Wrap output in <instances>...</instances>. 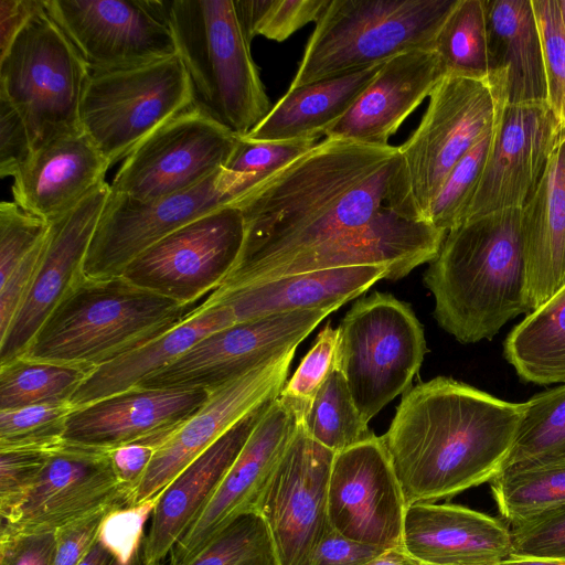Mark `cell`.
Listing matches in <instances>:
<instances>
[{
	"label": "cell",
	"instance_id": "c3c4849f",
	"mask_svg": "<svg viewBox=\"0 0 565 565\" xmlns=\"http://www.w3.org/2000/svg\"><path fill=\"white\" fill-rule=\"evenodd\" d=\"M50 223L15 202L0 203V282L45 237Z\"/></svg>",
	"mask_w": 565,
	"mask_h": 565
},
{
	"label": "cell",
	"instance_id": "d6a6232c",
	"mask_svg": "<svg viewBox=\"0 0 565 565\" xmlns=\"http://www.w3.org/2000/svg\"><path fill=\"white\" fill-rule=\"evenodd\" d=\"M505 360L527 383H565V287L507 335Z\"/></svg>",
	"mask_w": 565,
	"mask_h": 565
},
{
	"label": "cell",
	"instance_id": "ee69618b",
	"mask_svg": "<svg viewBox=\"0 0 565 565\" xmlns=\"http://www.w3.org/2000/svg\"><path fill=\"white\" fill-rule=\"evenodd\" d=\"M542 49L545 103L565 130V30L558 0H531Z\"/></svg>",
	"mask_w": 565,
	"mask_h": 565
},
{
	"label": "cell",
	"instance_id": "ffe728a7",
	"mask_svg": "<svg viewBox=\"0 0 565 565\" xmlns=\"http://www.w3.org/2000/svg\"><path fill=\"white\" fill-rule=\"evenodd\" d=\"M299 424L298 415L279 397L271 402L164 565L188 564L236 519L256 512L260 494Z\"/></svg>",
	"mask_w": 565,
	"mask_h": 565
},
{
	"label": "cell",
	"instance_id": "11a10c76",
	"mask_svg": "<svg viewBox=\"0 0 565 565\" xmlns=\"http://www.w3.org/2000/svg\"><path fill=\"white\" fill-rule=\"evenodd\" d=\"M106 513L96 514L56 531L52 565H79L97 542L99 527Z\"/></svg>",
	"mask_w": 565,
	"mask_h": 565
},
{
	"label": "cell",
	"instance_id": "7dc6e473",
	"mask_svg": "<svg viewBox=\"0 0 565 565\" xmlns=\"http://www.w3.org/2000/svg\"><path fill=\"white\" fill-rule=\"evenodd\" d=\"M511 525V557L565 559V503Z\"/></svg>",
	"mask_w": 565,
	"mask_h": 565
},
{
	"label": "cell",
	"instance_id": "f546056e",
	"mask_svg": "<svg viewBox=\"0 0 565 565\" xmlns=\"http://www.w3.org/2000/svg\"><path fill=\"white\" fill-rule=\"evenodd\" d=\"M214 292L203 307L164 333L93 370L70 399L72 407L139 385L172 364L210 333L233 324L228 308L214 300Z\"/></svg>",
	"mask_w": 565,
	"mask_h": 565
},
{
	"label": "cell",
	"instance_id": "277c9868",
	"mask_svg": "<svg viewBox=\"0 0 565 565\" xmlns=\"http://www.w3.org/2000/svg\"><path fill=\"white\" fill-rule=\"evenodd\" d=\"M213 292L182 305L122 276L93 279L82 275L44 320L22 356L95 370L186 319Z\"/></svg>",
	"mask_w": 565,
	"mask_h": 565
},
{
	"label": "cell",
	"instance_id": "91938a15",
	"mask_svg": "<svg viewBox=\"0 0 565 565\" xmlns=\"http://www.w3.org/2000/svg\"><path fill=\"white\" fill-rule=\"evenodd\" d=\"M111 559L110 553L96 542L79 565H109Z\"/></svg>",
	"mask_w": 565,
	"mask_h": 565
},
{
	"label": "cell",
	"instance_id": "ab89813d",
	"mask_svg": "<svg viewBox=\"0 0 565 565\" xmlns=\"http://www.w3.org/2000/svg\"><path fill=\"white\" fill-rule=\"evenodd\" d=\"M501 120L488 129L459 160L431 202L427 221L437 230L447 234L465 222L469 205L492 153Z\"/></svg>",
	"mask_w": 565,
	"mask_h": 565
},
{
	"label": "cell",
	"instance_id": "9a60e30c",
	"mask_svg": "<svg viewBox=\"0 0 565 565\" xmlns=\"http://www.w3.org/2000/svg\"><path fill=\"white\" fill-rule=\"evenodd\" d=\"M231 205L222 169L198 185L152 201L110 191L87 249L83 276H121L125 267L147 248L183 225Z\"/></svg>",
	"mask_w": 565,
	"mask_h": 565
},
{
	"label": "cell",
	"instance_id": "836d02e7",
	"mask_svg": "<svg viewBox=\"0 0 565 565\" xmlns=\"http://www.w3.org/2000/svg\"><path fill=\"white\" fill-rule=\"evenodd\" d=\"M446 74L481 75L498 68L492 51L488 1L456 0L434 43Z\"/></svg>",
	"mask_w": 565,
	"mask_h": 565
},
{
	"label": "cell",
	"instance_id": "8d00e7d4",
	"mask_svg": "<svg viewBox=\"0 0 565 565\" xmlns=\"http://www.w3.org/2000/svg\"><path fill=\"white\" fill-rule=\"evenodd\" d=\"M489 482L511 524L565 503V461L504 468Z\"/></svg>",
	"mask_w": 565,
	"mask_h": 565
},
{
	"label": "cell",
	"instance_id": "5bb4252c",
	"mask_svg": "<svg viewBox=\"0 0 565 565\" xmlns=\"http://www.w3.org/2000/svg\"><path fill=\"white\" fill-rule=\"evenodd\" d=\"M334 455L299 424L275 466L256 512L266 523L278 565H308L330 524L328 488Z\"/></svg>",
	"mask_w": 565,
	"mask_h": 565
},
{
	"label": "cell",
	"instance_id": "b9f144b4",
	"mask_svg": "<svg viewBox=\"0 0 565 565\" xmlns=\"http://www.w3.org/2000/svg\"><path fill=\"white\" fill-rule=\"evenodd\" d=\"M249 42L257 36L282 42L310 22H317L330 0H234Z\"/></svg>",
	"mask_w": 565,
	"mask_h": 565
},
{
	"label": "cell",
	"instance_id": "30bf717a",
	"mask_svg": "<svg viewBox=\"0 0 565 565\" xmlns=\"http://www.w3.org/2000/svg\"><path fill=\"white\" fill-rule=\"evenodd\" d=\"M194 103L191 78L177 53L138 66L90 72L79 127L113 164Z\"/></svg>",
	"mask_w": 565,
	"mask_h": 565
},
{
	"label": "cell",
	"instance_id": "74e56055",
	"mask_svg": "<svg viewBox=\"0 0 565 565\" xmlns=\"http://www.w3.org/2000/svg\"><path fill=\"white\" fill-rule=\"evenodd\" d=\"M300 424L310 438L333 452L352 447L373 434L362 419L337 364L318 390Z\"/></svg>",
	"mask_w": 565,
	"mask_h": 565
},
{
	"label": "cell",
	"instance_id": "db71d44e",
	"mask_svg": "<svg viewBox=\"0 0 565 565\" xmlns=\"http://www.w3.org/2000/svg\"><path fill=\"white\" fill-rule=\"evenodd\" d=\"M55 533L13 534L0 531V565H52Z\"/></svg>",
	"mask_w": 565,
	"mask_h": 565
},
{
	"label": "cell",
	"instance_id": "ba28073f",
	"mask_svg": "<svg viewBox=\"0 0 565 565\" xmlns=\"http://www.w3.org/2000/svg\"><path fill=\"white\" fill-rule=\"evenodd\" d=\"M509 104L504 66L481 75L446 74L413 135L398 147L425 220L450 171L498 124Z\"/></svg>",
	"mask_w": 565,
	"mask_h": 565
},
{
	"label": "cell",
	"instance_id": "e0dca14e",
	"mask_svg": "<svg viewBox=\"0 0 565 565\" xmlns=\"http://www.w3.org/2000/svg\"><path fill=\"white\" fill-rule=\"evenodd\" d=\"M45 7L90 72L177 54L172 33L153 0H45Z\"/></svg>",
	"mask_w": 565,
	"mask_h": 565
},
{
	"label": "cell",
	"instance_id": "8992f818",
	"mask_svg": "<svg viewBox=\"0 0 565 565\" xmlns=\"http://www.w3.org/2000/svg\"><path fill=\"white\" fill-rule=\"evenodd\" d=\"M456 0H330L290 88L356 72L414 50H434Z\"/></svg>",
	"mask_w": 565,
	"mask_h": 565
},
{
	"label": "cell",
	"instance_id": "4316f807",
	"mask_svg": "<svg viewBox=\"0 0 565 565\" xmlns=\"http://www.w3.org/2000/svg\"><path fill=\"white\" fill-rule=\"evenodd\" d=\"M402 545L424 565H498L512 555L510 529L503 522L433 502L406 507Z\"/></svg>",
	"mask_w": 565,
	"mask_h": 565
},
{
	"label": "cell",
	"instance_id": "60d3db41",
	"mask_svg": "<svg viewBox=\"0 0 565 565\" xmlns=\"http://www.w3.org/2000/svg\"><path fill=\"white\" fill-rule=\"evenodd\" d=\"M185 565H278V563L265 521L257 512H252L236 519Z\"/></svg>",
	"mask_w": 565,
	"mask_h": 565
},
{
	"label": "cell",
	"instance_id": "8fae6325",
	"mask_svg": "<svg viewBox=\"0 0 565 565\" xmlns=\"http://www.w3.org/2000/svg\"><path fill=\"white\" fill-rule=\"evenodd\" d=\"M245 242L241 210L226 205L170 233L134 258L121 276L182 305L218 289L236 267Z\"/></svg>",
	"mask_w": 565,
	"mask_h": 565
},
{
	"label": "cell",
	"instance_id": "7bdbcfd3",
	"mask_svg": "<svg viewBox=\"0 0 565 565\" xmlns=\"http://www.w3.org/2000/svg\"><path fill=\"white\" fill-rule=\"evenodd\" d=\"M70 403L0 411V449L53 448L63 443Z\"/></svg>",
	"mask_w": 565,
	"mask_h": 565
},
{
	"label": "cell",
	"instance_id": "6f0895ef",
	"mask_svg": "<svg viewBox=\"0 0 565 565\" xmlns=\"http://www.w3.org/2000/svg\"><path fill=\"white\" fill-rule=\"evenodd\" d=\"M44 9L45 0H0V56L30 20Z\"/></svg>",
	"mask_w": 565,
	"mask_h": 565
},
{
	"label": "cell",
	"instance_id": "7a4b0ae2",
	"mask_svg": "<svg viewBox=\"0 0 565 565\" xmlns=\"http://www.w3.org/2000/svg\"><path fill=\"white\" fill-rule=\"evenodd\" d=\"M523 409L524 402L446 376L407 390L382 436L406 505L490 481L504 465Z\"/></svg>",
	"mask_w": 565,
	"mask_h": 565
},
{
	"label": "cell",
	"instance_id": "94428289",
	"mask_svg": "<svg viewBox=\"0 0 565 565\" xmlns=\"http://www.w3.org/2000/svg\"><path fill=\"white\" fill-rule=\"evenodd\" d=\"M498 565H565V559L509 557L499 563Z\"/></svg>",
	"mask_w": 565,
	"mask_h": 565
},
{
	"label": "cell",
	"instance_id": "d6986e66",
	"mask_svg": "<svg viewBox=\"0 0 565 565\" xmlns=\"http://www.w3.org/2000/svg\"><path fill=\"white\" fill-rule=\"evenodd\" d=\"M296 349L211 392L207 402L158 446L127 505L159 497L189 463L245 415L277 398L286 384Z\"/></svg>",
	"mask_w": 565,
	"mask_h": 565
},
{
	"label": "cell",
	"instance_id": "1f68e13d",
	"mask_svg": "<svg viewBox=\"0 0 565 565\" xmlns=\"http://www.w3.org/2000/svg\"><path fill=\"white\" fill-rule=\"evenodd\" d=\"M492 51L508 71L509 104L545 102L542 49L531 0L488 1Z\"/></svg>",
	"mask_w": 565,
	"mask_h": 565
},
{
	"label": "cell",
	"instance_id": "f5cc1de1",
	"mask_svg": "<svg viewBox=\"0 0 565 565\" xmlns=\"http://www.w3.org/2000/svg\"><path fill=\"white\" fill-rule=\"evenodd\" d=\"M46 235L18 264L7 279L0 282V337L7 331L30 290L42 257Z\"/></svg>",
	"mask_w": 565,
	"mask_h": 565
},
{
	"label": "cell",
	"instance_id": "be15d7a7",
	"mask_svg": "<svg viewBox=\"0 0 565 565\" xmlns=\"http://www.w3.org/2000/svg\"><path fill=\"white\" fill-rule=\"evenodd\" d=\"M559 11H561V18L563 22V26L565 30V0H558Z\"/></svg>",
	"mask_w": 565,
	"mask_h": 565
},
{
	"label": "cell",
	"instance_id": "5b68a950",
	"mask_svg": "<svg viewBox=\"0 0 565 565\" xmlns=\"http://www.w3.org/2000/svg\"><path fill=\"white\" fill-rule=\"evenodd\" d=\"M191 78L195 102L237 136L270 110L234 0H153Z\"/></svg>",
	"mask_w": 565,
	"mask_h": 565
},
{
	"label": "cell",
	"instance_id": "7c38bea8",
	"mask_svg": "<svg viewBox=\"0 0 565 565\" xmlns=\"http://www.w3.org/2000/svg\"><path fill=\"white\" fill-rule=\"evenodd\" d=\"M237 138L195 102L125 158L110 191L152 201L191 189L225 166Z\"/></svg>",
	"mask_w": 565,
	"mask_h": 565
},
{
	"label": "cell",
	"instance_id": "e7e4bbea",
	"mask_svg": "<svg viewBox=\"0 0 565 565\" xmlns=\"http://www.w3.org/2000/svg\"><path fill=\"white\" fill-rule=\"evenodd\" d=\"M422 565H424V564H422Z\"/></svg>",
	"mask_w": 565,
	"mask_h": 565
},
{
	"label": "cell",
	"instance_id": "9c48e42d",
	"mask_svg": "<svg viewBox=\"0 0 565 565\" xmlns=\"http://www.w3.org/2000/svg\"><path fill=\"white\" fill-rule=\"evenodd\" d=\"M87 64L46 7L0 56V98L22 117L32 148L79 129Z\"/></svg>",
	"mask_w": 565,
	"mask_h": 565
},
{
	"label": "cell",
	"instance_id": "ac0fdd59",
	"mask_svg": "<svg viewBox=\"0 0 565 565\" xmlns=\"http://www.w3.org/2000/svg\"><path fill=\"white\" fill-rule=\"evenodd\" d=\"M406 507L382 436L335 452L328 520L337 532L385 550L399 546Z\"/></svg>",
	"mask_w": 565,
	"mask_h": 565
},
{
	"label": "cell",
	"instance_id": "cb8c5ba5",
	"mask_svg": "<svg viewBox=\"0 0 565 565\" xmlns=\"http://www.w3.org/2000/svg\"><path fill=\"white\" fill-rule=\"evenodd\" d=\"M273 399L254 408L189 463L161 492L141 546L145 565L166 563L210 500Z\"/></svg>",
	"mask_w": 565,
	"mask_h": 565
},
{
	"label": "cell",
	"instance_id": "f35d334b",
	"mask_svg": "<svg viewBox=\"0 0 565 565\" xmlns=\"http://www.w3.org/2000/svg\"><path fill=\"white\" fill-rule=\"evenodd\" d=\"M317 142L316 139L257 140L238 136L233 153L222 168L231 204Z\"/></svg>",
	"mask_w": 565,
	"mask_h": 565
},
{
	"label": "cell",
	"instance_id": "44dd1931",
	"mask_svg": "<svg viewBox=\"0 0 565 565\" xmlns=\"http://www.w3.org/2000/svg\"><path fill=\"white\" fill-rule=\"evenodd\" d=\"M563 131L545 102L508 104L465 222L521 210Z\"/></svg>",
	"mask_w": 565,
	"mask_h": 565
},
{
	"label": "cell",
	"instance_id": "7402d4cb",
	"mask_svg": "<svg viewBox=\"0 0 565 565\" xmlns=\"http://www.w3.org/2000/svg\"><path fill=\"white\" fill-rule=\"evenodd\" d=\"M210 395L205 390L134 386L73 408L63 441L106 451L135 443L158 448Z\"/></svg>",
	"mask_w": 565,
	"mask_h": 565
},
{
	"label": "cell",
	"instance_id": "bcb514c9",
	"mask_svg": "<svg viewBox=\"0 0 565 565\" xmlns=\"http://www.w3.org/2000/svg\"><path fill=\"white\" fill-rule=\"evenodd\" d=\"M52 448L0 449V515L8 520L24 502Z\"/></svg>",
	"mask_w": 565,
	"mask_h": 565
},
{
	"label": "cell",
	"instance_id": "6125c7cd",
	"mask_svg": "<svg viewBox=\"0 0 565 565\" xmlns=\"http://www.w3.org/2000/svg\"><path fill=\"white\" fill-rule=\"evenodd\" d=\"M109 565H126V564H122L113 557ZM128 565H145L142 557H141V551H140L139 555L136 557V559L131 564H128Z\"/></svg>",
	"mask_w": 565,
	"mask_h": 565
},
{
	"label": "cell",
	"instance_id": "484cf974",
	"mask_svg": "<svg viewBox=\"0 0 565 565\" xmlns=\"http://www.w3.org/2000/svg\"><path fill=\"white\" fill-rule=\"evenodd\" d=\"M111 164L79 128L33 149L13 177V202L51 223L105 182Z\"/></svg>",
	"mask_w": 565,
	"mask_h": 565
},
{
	"label": "cell",
	"instance_id": "f907efd6",
	"mask_svg": "<svg viewBox=\"0 0 565 565\" xmlns=\"http://www.w3.org/2000/svg\"><path fill=\"white\" fill-rule=\"evenodd\" d=\"M33 151L26 125L20 114L0 98V177H14Z\"/></svg>",
	"mask_w": 565,
	"mask_h": 565
},
{
	"label": "cell",
	"instance_id": "d590c367",
	"mask_svg": "<svg viewBox=\"0 0 565 565\" xmlns=\"http://www.w3.org/2000/svg\"><path fill=\"white\" fill-rule=\"evenodd\" d=\"M92 371L24 356L0 364V411L70 403Z\"/></svg>",
	"mask_w": 565,
	"mask_h": 565
},
{
	"label": "cell",
	"instance_id": "816d5d0a",
	"mask_svg": "<svg viewBox=\"0 0 565 565\" xmlns=\"http://www.w3.org/2000/svg\"><path fill=\"white\" fill-rule=\"evenodd\" d=\"M384 551L383 547L345 537L329 524L308 565H366Z\"/></svg>",
	"mask_w": 565,
	"mask_h": 565
},
{
	"label": "cell",
	"instance_id": "2e32d148",
	"mask_svg": "<svg viewBox=\"0 0 565 565\" xmlns=\"http://www.w3.org/2000/svg\"><path fill=\"white\" fill-rule=\"evenodd\" d=\"M127 489L113 470L109 452L61 443L21 507L1 530L13 534L55 533L96 514L126 507Z\"/></svg>",
	"mask_w": 565,
	"mask_h": 565
},
{
	"label": "cell",
	"instance_id": "681fc988",
	"mask_svg": "<svg viewBox=\"0 0 565 565\" xmlns=\"http://www.w3.org/2000/svg\"><path fill=\"white\" fill-rule=\"evenodd\" d=\"M158 498L140 504L110 510L104 516L97 542L122 564H131L141 551L145 526L152 515Z\"/></svg>",
	"mask_w": 565,
	"mask_h": 565
},
{
	"label": "cell",
	"instance_id": "6da1fadb",
	"mask_svg": "<svg viewBox=\"0 0 565 565\" xmlns=\"http://www.w3.org/2000/svg\"><path fill=\"white\" fill-rule=\"evenodd\" d=\"M231 205L245 242L224 289L364 265L396 280L430 263L446 236L425 221L390 145L326 138Z\"/></svg>",
	"mask_w": 565,
	"mask_h": 565
},
{
	"label": "cell",
	"instance_id": "f6af8a7d",
	"mask_svg": "<svg viewBox=\"0 0 565 565\" xmlns=\"http://www.w3.org/2000/svg\"><path fill=\"white\" fill-rule=\"evenodd\" d=\"M338 341L339 329L327 323L278 396L300 420L335 364Z\"/></svg>",
	"mask_w": 565,
	"mask_h": 565
},
{
	"label": "cell",
	"instance_id": "680465c9",
	"mask_svg": "<svg viewBox=\"0 0 565 565\" xmlns=\"http://www.w3.org/2000/svg\"><path fill=\"white\" fill-rule=\"evenodd\" d=\"M366 565H422L403 545L384 551Z\"/></svg>",
	"mask_w": 565,
	"mask_h": 565
},
{
	"label": "cell",
	"instance_id": "3957f363",
	"mask_svg": "<svg viewBox=\"0 0 565 565\" xmlns=\"http://www.w3.org/2000/svg\"><path fill=\"white\" fill-rule=\"evenodd\" d=\"M424 282L438 324L463 344L491 340L525 307L521 210L468 221L449 231Z\"/></svg>",
	"mask_w": 565,
	"mask_h": 565
},
{
	"label": "cell",
	"instance_id": "4fadbf2b",
	"mask_svg": "<svg viewBox=\"0 0 565 565\" xmlns=\"http://www.w3.org/2000/svg\"><path fill=\"white\" fill-rule=\"evenodd\" d=\"M337 309H301L233 323L210 333L137 386L213 392L297 348Z\"/></svg>",
	"mask_w": 565,
	"mask_h": 565
},
{
	"label": "cell",
	"instance_id": "e575fe53",
	"mask_svg": "<svg viewBox=\"0 0 565 565\" xmlns=\"http://www.w3.org/2000/svg\"><path fill=\"white\" fill-rule=\"evenodd\" d=\"M565 461V383L524 402L502 469ZM501 469V470H502Z\"/></svg>",
	"mask_w": 565,
	"mask_h": 565
},
{
	"label": "cell",
	"instance_id": "603a6c76",
	"mask_svg": "<svg viewBox=\"0 0 565 565\" xmlns=\"http://www.w3.org/2000/svg\"><path fill=\"white\" fill-rule=\"evenodd\" d=\"M110 193L106 181L50 223L30 290L0 337V364L24 354L47 316L83 275V264Z\"/></svg>",
	"mask_w": 565,
	"mask_h": 565
},
{
	"label": "cell",
	"instance_id": "9f6ffc18",
	"mask_svg": "<svg viewBox=\"0 0 565 565\" xmlns=\"http://www.w3.org/2000/svg\"><path fill=\"white\" fill-rule=\"evenodd\" d=\"M156 449L152 445L135 443L108 451L115 476L127 489L128 498L145 476Z\"/></svg>",
	"mask_w": 565,
	"mask_h": 565
},
{
	"label": "cell",
	"instance_id": "83f0119b",
	"mask_svg": "<svg viewBox=\"0 0 565 565\" xmlns=\"http://www.w3.org/2000/svg\"><path fill=\"white\" fill-rule=\"evenodd\" d=\"M521 235L529 315L565 287V130L521 209Z\"/></svg>",
	"mask_w": 565,
	"mask_h": 565
},
{
	"label": "cell",
	"instance_id": "d4e9b609",
	"mask_svg": "<svg viewBox=\"0 0 565 565\" xmlns=\"http://www.w3.org/2000/svg\"><path fill=\"white\" fill-rule=\"evenodd\" d=\"M445 75L434 50H414L386 61L347 114L324 131V137L387 146Z\"/></svg>",
	"mask_w": 565,
	"mask_h": 565
},
{
	"label": "cell",
	"instance_id": "52a82bcc",
	"mask_svg": "<svg viewBox=\"0 0 565 565\" xmlns=\"http://www.w3.org/2000/svg\"><path fill=\"white\" fill-rule=\"evenodd\" d=\"M338 329L335 364L369 424L412 384L427 352L424 328L408 303L374 291L350 308Z\"/></svg>",
	"mask_w": 565,
	"mask_h": 565
},
{
	"label": "cell",
	"instance_id": "f1b7e54d",
	"mask_svg": "<svg viewBox=\"0 0 565 565\" xmlns=\"http://www.w3.org/2000/svg\"><path fill=\"white\" fill-rule=\"evenodd\" d=\"M388 275L390 269L384 265L310 271L218 288L214 300L228 308L234 323L301 309H339Z\"/></svg>",
	"mask_w": 565,
	"mask_h": 565
},
{
	"label": "cell",
	"instance_id": "4dcf8cb0",
	"mask_svg": "<svg viewBox=\"0 0 565 565\" xmlns=\"http://www.w3.org/2000/svg\"><path fill=\"white\" fill-rule=\"evenodd\" d=\"M383 64L296 88L289 87L245 137L257 140H318L353 106Z\"/></svg>",
	"mask_w": 565,
	"mask_h": 565
}]
</instances>
